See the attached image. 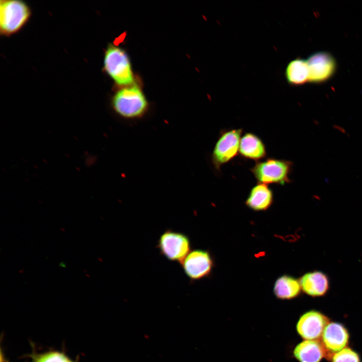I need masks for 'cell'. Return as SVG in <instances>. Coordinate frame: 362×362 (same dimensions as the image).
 Segmentation results:
<instances>
[{"mask_svg": "<svg viewBox=\"0 0 362 362\" xmlns=\"http://www.w3.org/2000/svg\"><path fill=\"white\" fill-rule=\"evenodd\" d=\"M295 357L299 362H321L328 353L318 340H305L299 343L294 350Z\"/></svg>", "mask_w": 362, "mask_h": 362, "instance_id": "12", "label": "cell"}, {"mask_svg": "<svg viewBox=\"0 0 362 362\" xmlns=\"http://www.w3.org/2000/svg\"><path fill=\"white\" fill-rule=\"evenodd\" d=\"M330 360L331 362H361L358 353L348 347L333 354Z\"/></svg>", "mask_w": 362, "mask_h": 362, "instance_id": "18", "label": "cell"}, {"mask_svg": "<svg viewBox=\"0 0 362 362\" xmlns=\"http://www.w3.org/2000/svg\"><path fill=\"white\" fill-rule=\"evenodd\" d=\"M329 323L328 318L319 311H309L299 318L296 329L305 340H319Z\"/></svg>", "mask_w": 362, "mask_h": 362, "instance_id": "9", "label": "cell"}, {"mask_svg": "<svg viewBox=\"0 0 362 362\" xmlns=\"http://www.w3.org/2000/svg\"><path fill=\"white\" fill-rule=\"evenodd\" d=\"M299 281L302 290L311 297L323 296L329 289V279L322 272L307 273L302 276Z\"/></svg>", "mask_w": 362, "mask_h": 362, "instance_id": "11", "label": "cell"}, {"mask_svg": "<svg viewBox=\"0 0 362 362\" xmlns=\"http://www.w3.org/2000/svg\"><path fill=\"white\" fill-rule=\"evenodd\" d=\"M111 107L121 120L133 123L145 118L150 105L140 87L133 84L122 87L114 94L111 100Z\"/></svg>", "mask_w": 362, "mask_h": 362, "instance_id": "1", "label": "cell"}, {"mask_svg": "<svg viewBox=\"0 0 362 362\" xmlns=\"http://www.w3.org/2000/svg\"><path fill=\"white\" fill-rule=\"evenodd\" d=\"M243 129H232L222 130L211 154L212 163L217 171L232 160L238 154Z\"/></svg>", "mask_w": 362, "mask_h": 362, "instance_id": "6", "label": "cell"}, {"mask_svg": "<svg viewBox=\"0 0 362 362\" xmlns=\"http://www.w3.org/2000/svg\"><path fill=\"white\" fill-rule=\"evenodd\" d=\"M301 290L299 280L288 275H283L278 278L274 287L275 296L283 300H289L297 297Z\"/></svg>", "mask_w": 362, "mask_h": 362, "instance_id": "15", "label": "cell"}, {"mask_svg": "<svg viewBox=\"0 0 362 362\" xmlns=\"http://www.w3.org/2000/svg\"><path fill=\"white\" fill-rule=\"evenodd\" d=\"M30 11L20 1H1L0 29L2 33L10 35L18 32L28 20Z\"/></svg>", "mask_w": 362, "mask_h": 362, "instance_id": "5", "label": "cell"}, {"mask_svg": "<svg viewBox=\"0 0 362 362\" xmlns=\"http://www.w3.org/2000/svg\"><path fill=\"white\" fill-rule=\"evenodd\" d=\"M293 166V162L290 160L268 158L256 161L250 170L258 183L284 185L291 182L289 176Z\"/></svg>", "mask_w": 362, "mask_h": 362, "instance_id": "3", "label": "cell"}, {"mask_svg": "<svg viewBox=\"0 0 362 362\" xmlns=\"http://www.w3.org/2000/svg\"><path fill=\"white\" fill-rule=\"evenodd\" d=\"M309 69V81L321 83L328 80L334 74L336 63L334 57L328 52H317L306 60Z\"/></svg>", "mask_w": 362, "mask_h": 362, "instance_id": "8", "label": "cell"}, {"mask_svg": "<svg viewBox=\"0 0 362 362\" xmlns=\"http://www.w3.org/2000/svg\"><path fill=\"white\" fill-rule=\"evenodd\" d=\"M156 247L166 259L180 264L191 251L192 245L186 234L168 229L159 236Z\"/></svg>", "mask_w": 362, "mask_h": 362, "instance_id": "4", "label": "cell"}, {"mask_svg": "<svg viewBox=\"0 0 362 362\" xmlns=\"http://www.w3.org/2000/svg\"><path fill=\"white\" fill-rule=\"evenodd\" d=\"M321 342L326 350L328 357L347 347L349 334L346 328L341 323L329 322L321 336Z\"/></svg>", "mask_w": 362, "mask_h": 362, "instance_id": "10", "label": "cell"}, {"mask_svg": "<svg viewBox=\"0 0 362 362\" xmlns=\"http://www.w3.org/2000/svg\"><path fill=\"white\" fill-rule=\"evenodd\" d=\"M104 68L117 84L122 87L133 84L134 76L130 61L122 48L109 46L105 53Z\"/></svg>", "mask_w": 362, "mask_h": 362, "instance_id": "2", "label": "cell"}, {"mask_svg": "<svg viewBox=\"0 0 362 362\" xmlns=\"http://www.w3.org/2000/svg\"><path fill=\"white\" fill-rule=\"evenodd\" d=\"M29 362H77L63 351L49 349L39 351L33 348L29 354Z\"/></svg>", "mask_w": 362, "mask_h": 362, "instance_id": "17", "label": "cell"}, {"mask_svg": "<svg viewBox=\"0 0 362 362\" xmlns=\"http://www.w3.org/2000/svg\"><path fill=\"white\" fill-rule=\"evenodd\" d=\"M239 153L244 158L260 161L266 155L265 144L254 133H245L241 138Z\"/></svg>", "mask_w": 362, "mask_h": 362, "instance_id": "13", "label": "cell"}, {"mask_svg": "<svg viewBox=\"0 0 362 362\" xmlns=\"http://www.w3.org/2000/svg\"><path fill=\"white\" fill-rule=\"evenodd\" d=\"M180 265L190 282H194L210 276L214 260L209 251L196 249L191 250Z\"/></svg>", "mask_w": 362, "mask_h": 362, "instance_id": "7", "label": "cell"}, {"mask_svg": "<svg viewBox=\"0 0 362 362\" xmlns=\"http://www.w3.org/2000/svg\"><path fill=\"white\" fill-rule=\"evenodd\" d=\"M285 76L288 82L291 85H299L309 81V69L306 60L296 58L287 65Z\"/></svg>", "mask_w": 362, "mask_h": 362, "instance_id": "16", "label": "cell"}, {"mask_svg": "<svg viewBox=\"0 0 362 362\" xmlns=\"http://www.w3.org/2000/svg\"><path fill=\"white\" fill-rule=\"evenodd\" d=\"M274 202L272 190L267 185L258 183L250 190L245 200V205L255 211L268 209Z\"/></svg>", "mask_w": 362, "mask_h": 362, "instance_id": "14", "label": "cell"}]
</instances>
